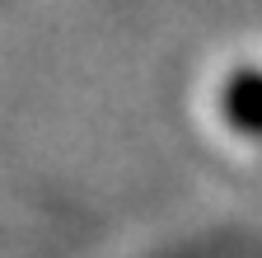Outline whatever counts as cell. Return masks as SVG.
Instances as JSON below:
<instances>
[{
  "instance_id": "6da1fadb",
  "label": "cell",
  "mask_w": 262,
  "mask_h": 258,
  "mask_svg": "<svg viewBox=\"0 0 262 258\" xmlns=\"http://www.w3.org/2000/svg\"><path fill=\"white\" fill-rule=\"evenodd\" d=\"M229 113L248 127H262V80L257 75H244L234 89H229Z\"/></svg>"
}]
</instances>
